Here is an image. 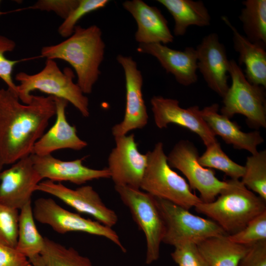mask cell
<instances>
[{"label":"cell","instance_id":"8d00e7d4","mask_svg":"<svg viewBox=\"0 0 266 266\" xmlns=\"http://www.w3.org/2000/svg\"><path fill=\"white\" fill-rule=\"evenodd\" d=\"M0 266H32L15 248L0 244Z\"/></svg>","mask_w":266,"mask_h":266},{"label":"cell","instance_id":"6da1fadb","mask_svg":"<svg viewBox=\"0 0 266 266\" xmlns=\"http://www.w3.org/2000/svg\"><path fill=\"white\" fill-rule=\"evenodd\" d=\"M55 114L54 97L33 95L30 103L25 104L15 92L0 89V166L32 155Z\"/></svg>","mask_w":266,"mask_h":266},{"label":"cell","instance_id":"4316f807","mask_svg":"<svg viewBox=\"0 0 266 266\" xmlns=\"http://www.w3.org/2000/svg\"><path fill=\"white\" fill-rule=\"evenodd\" d=\"M41 254L43 266H93L90 260L72 247L44 237Z\"/></svg>","mask_w":266,"mask_h":266},{"label":"cell","instance_id":"f1b7e54d","mask_svg":"<svg viewBox=\"0 0 266 266\" xmlns=\"http://www.w3.org/2000/svg\"><path fill=\"white\" fill-rule=\"evenodd\" d=\"M206 150L199 157V163L204 167L223 171L230 179H239L244 172V166L240 165L223 151L218 141L207 146Z\"/></svg>","mask_w":266,"mask_h":266},{"label":"cell","instance_id":"9a60e30c","mask_svg":"<svg viewBox=\"0 0 266 266\" xmlns=\"http://www.w3.org/2000/svg\"><path fill=\"white\" fill-rule=\"evenodd\" d=\"M150 102L154 121L159 129L174 124L198 134L206 146L218 141L198 106L183 108L179 106L178 100L160 96H153Z\"/></svg>","mask_w":266,"mask_h":266},{"label":"cell","instance_id":"ffe728a7","mask_svg":"<svg viewBox=\"0 0 266 266\" xmlns=\"http://www.w3.org/2000/svg\"><path fill=\"white\" fill-rule=\"evenodd\" d=\"M54 100L56 115L55 123L34 144L32 154L44 156L65 149L80 150L88 145L78 136L76 127L67 121L66 109L68 102L59 98L54 97Z\"/></svg>","mask_w":266,"mask_h":266},{"label":"cell","instance_id":"9c48e42d","mask_svg":"<svg viewBox=\"0 0 266 266\" xmlns=\"http://www.w3.org/2000/svg\"><path fill=\"white\" fill-rule=\"evenodd\" d=\"M199 156L197 148L192 142L181 140L169 153L167 160L171 168L185 175L191 189L199 192L203 202H210L228 186V182L218 179L213 169L201 166L198 161Z\"/></svg>","mask_w":266,"mask_h":266},{"label":"cell","instance_id":"d590c367","mask_svg":"<svg viewBox=\"0 0 266 266\" xmlns=\"http://www.w3.org/2000/svg\"><path fill=\"white\" fill-rule=\"evenodd\" d=\"M237 266H266V240L253 244Z\"/></svg>","mask_w":266,"mask_h":266},{"label":"cell","instance_id":"3957f363","mask_svg":"<svg viewBox=\"0 0 266 266\" xmlns=\"http://www.w3.org/2000/svg\"><path fill=\"white\" fill-rule=\"evenodd\" d=\"M228 186L210 202L195 206L229 235L242 230L253 219L266 211V200L247 189L239 179L227 180Z\"/></svg>","mask_w":266,"mask_h":266},{"label":"cell","instance_id":"484cf974","mask_svg":"<svg viewBox=\"0 0 266 266\" xmlns=\"http://www.w3.org/2000/svg\"><path fill=\"white\" fill-rule=\"evenodd\" d=\"M239 19L245 37L251 42L266 46V0H246L242 2Z\"/></svg>","mask_w":266,"mask_h":266},{"label":"cell","instance_id":"83f0119b","mask_svg":"<svg viewBox=\"0 0 266 266\" xmlns=\"http://www.w3.org/2000/svg\"><path fill=\"white\" fill-rule=\"evenodd\" d=\"M241 182L266 200V151L247 157Z\"/></svg>","mask_w":266,"mask_h":266},{"label":"cell","instance_id":"d6a6232c","mask_svg":"<svg viewBox=\"0 0 266 266\" xmlns=\"http://www.w3.org/2000/svg\"><path fill=\"white\" fill-rule=\"evenodd\" d=\"M15 47L14 40L0 35V79L6 84L7 88L17 93V85L13 81L12 73L14 66L21 61L8 59L4 55L7 52L13 51Z\"/></svg>","mask_w":266,"mask_h":266},{"label":"cell","instance_id":"cb8c5ba5","mask_svg":"<svg viewBox=\"0 0 266 266\" xmlns=\"http://www.w3.org/2000/svg\"><path fill=\"white\" fill-rule=\"evenodd\" d=\"M34 220L30 202L24 206L19 212L15 248L27 258L32 266H43L41 254L45 239L39 233Z\"/></svg>","mask_w":266,"mask_h":266},{"label":"cell","instance_id":"f546056e","mask_svg":"<svg viewBox=\"0 0 266 266\" xmlns=\"http://www.w3.org/2000/svg\"><path fill=\"white\" fill-rule=\"evenodd\" d=\"M108 0H79L78 5L70 12L58 29L59 34L67 38L73 33L77 22L85 15L105 7Z\"/></svg>","mask_w":266,"mask_h":266},{"label":"cell","instance_id":"4fadbf2b","mask_svg":"<svg viewBox=\"0 0 266 266\" xmlns=\"http://www.w3.org/2000/svg\"><path fill=\"white\" fill-rule=\"evenodd\" d=\"M116 59L122 66L126 83V107L124 119L112 128L114 137L126 135L132 130L141 129L148 123V115L143 98V77L136 62L131 56L118 55Z\"/></svg>","mask_w":266,"mask_h":266},{"label":"cell","instance_id":"74e56055","mask_svg":"<svg viewBox=\"0 0 266 266\" xmlns=\"http://www.w3.org/2000/svg\"><path fill=\"white\" fill-rule=\"evenodd\" d=\"M0 2H1V1L0 0ZM13 11H9V12H2V11H1L0 10V16L2 15H4V14H6L8 13H10V12H13Z\"/></svg>","mask_w":266,"mask_h":266},{"label":"cell","instance_id":"7c38bea8","mask_svg":"<svg viewBox=\"0 0 266 266\" xmlns=\"http://www.w3.org/2000/svg\"><path fill=\"white\" fill-rule=\"evenodd\" d=\"M35 191L53 196L77 212L90 215L97 221L110 228L118 221L115 212L105 205L98 193L91 186L84 185L71 189L61 182L47 179L41 181Z\"/></svg>","mask_w":266,"mask_h":266},{"label":"cell","instance_id":"d6986e66","mask_svg":"<svg viewBox=\"0 0 266 266\" xmlns=\"http://www.w3.org/2000/svg\"><path fill=\"white\" fill-rule=\"evenodd\" d=\"M122 5L136 21L137 28L134 37L139 44H166L173 41L167 21L157 7L142 0H126Z\"/></svg>","mask_w":266,"mask_h":266},{"label":"cell","instance_id":"1f68e13d","mask_svg":"<svg viewBox=\"0 0 266 266\" xmlns=\"http://www.w3.org/2000/svg\"><path fill=\"white\" fill-rule=\"evenodd\" d=\"M232 241L243 245H253L266 240V211L257 216L240 231L228 235Z\"/></svg>","mask_w":266,"mask_h":266},{"label":"cell","instance_id":"2e32d148","mask_svg":"<svg viewBox=\"0 0 266 266\" xmlns=\"http://www.w3.org/2000/svg\"><path fill=\"white\" fill-rule=\"evenodd\" d=\"M198 69L208 86L223 98L229 86L228 84L230 60L224 45L216 33L205 36L196 49Z\"/></svg>","mask_w":266,"mask_h":266},{"label":"cell","instance_id":"603a6c76","mask_svg":"<svg viewBox=\"0 0 266 266\" xmlns=\"http://www.w3.org/2000/svg\"><path fill=\"white\" fill-rule=\"evenodd\" d=\"M172 16L174 34L184 35L191 26H208L211 17L203 2L192 0H158Z\"/></svg>","mask_w":266,"mask_h":266},{"label":"cell","instance_id":"8992f818","mask_svg":"<svg viewBox=\"0 0 266 266\" xmlns=\"http://www.w3.org/2000/svg\"><path fill=\"white\" fill-rule=\"evenodd\" d=\"M229 73L232 84L223 98L221 114L229 119L235 114H241L250 127L266 128L265 88L250 83L233 59L230 60Z\"/></svg>","mask_w":266,"mask_h":266},{"label":"cell","instance_id":"f35d334b","mask_svg":"<svg viewBox=\"0 0 266 266\" xmlns=\"http://www.w3.org/2000/svg\"><path fill=\"white\" fill-rule=\"evenodd\" d=\"M2 168L0 166V172H1L2 171Z\"/></svg>","mask_w":266,"mask_h":266},{"label":"cell","instance_id":"7402d4cb","mask_svg":"<svg viewBox=\"0 0 266 266\" xmlns=\"http://www.w3.org/2000/svg\"><path fill=\"white\" fill-rule=\"evenodd\" d=\"M222 20L233 33V48L238 53L239 65L245 66V76L251 84L266 87V47L250 41L232 25L226 16Z\"/></svg>","mask_w":266,"mask_h":266},{"label":"cell","instance_id":"5bb4252c","mask_svg":"<svg viewBox=\"0 0 266 266\" xmlns=\"http://www.w3.org/2000/svg\"><path fill=\"white\" fill-rule=\"evenodd\" d=\"M43 179L35 169L32 155L0 172V203L20 210L31 202L33 193Z\"/></svg>","mask_w":266,"mask_h":266},{"label":"cell","instance_id":"4dcf8cb0","mask_svg":"<svg viewBox=\"0 0 266 266\" xmlns=\"http://www.w3.org/2000/svg\"><path fill=\"white\" fill-rule=\"evenodd\" d=\"M18 210L0 203V244L16 248L19 218Z\"/></svg>","mask_w":266,"mask_h":266},{"label":"cell","instance_id":"277c9868","mask_svg":"<svg viewBox=\"0 0 266 266\" xmlns=\"http://www.w3.org/2000/svg\"><path fill=\"white\" fill-rule=\"evenodd\" d=\"M74 74L69 67L62 71L53 60L46 59L45 66L39 72L29 74L20 72L15 75L19 82L17 93L21 101L30 103L32 92L40 91L55 98L66 100L71 103L84 117L89 116V100L73 79Z\"/></svg>","mask_w":266,"mask_h":266},{"label":"cell","instance_id":"52a82bcc","mask_svg":"<svg viewBox=\"0 0 266 266\" xmlns=\"http://www.w3.org/2000/svg\"><path fill=\"white\" fill-rule=\"evenodd\" d=\"M155 198L165 224L162 242L175 247L186 242L198 244L212 237L228 235L213 220L193 214L168 200Z\"/></svg>","mask_w":266,"mask_h":266},{"label":"cell","instance_id":"30bf717a","mask_svg":"<svg viewBox=\"0 0 266 266\" xmlns=\"http://www.w3.org/2000/svg\"><path fill=\"white\" fill-rule=\"evenodd\" d=\"M32 208L35 220L49 226L58 233L78 232L103 236L117 245L123 252H126L118 235L112 228L68 211L51 198L36 199Z\"/></svg>","mask_w":266,"mask_h":266},{"label":"cell","instance_id":"ac0fdd59","mask_svg":"<svg viewBox=\"0 0 266 266\" xmlns=\"http://www.w3.org/2000/svg\"><path fill=\"white\" fill-rule=\"evenodd\" d=\"M137 51L155 57L166 72L172 74L181 85L189 86L198 80L197 54L192 47L180 51L161 43L139 44Z\"/></svg>","mask_w":266,"mask_h":266},{"label":"cell","instance_id":"5b68a950","mask_svg":"<svg viewBox=\"0 0 266 266\" xmlns=\"http://www.w3.org/2000/svg\"><path fill=\"white\" fill-rule=\"evenodd\" d=\"M146 155L147 163L140 189L188 210L202 202L186 180L169 166L162 142L157 143Z\"/></svg>","mask_w":266,"mask_h":266},{"label":"cell","instance_id":"d4e9b609","mask_svg":"<svg viewBox=\"0 0 266 266\" xmlns=\"http://www.w3.org/2000/svg\"><path fill=\"white\" fill-rule=\"evenodd\" d=\"M252 245L234 242L228 235L212 237L197 244L208 266H237Z\"/></svg>","mask_w":266,"mask_h":266},{"label":"cell","instance_id":"e0dca14e","mask_svg":"<svg viewBox=\"0 0 266 266\" xmlns=\"http://www.w3.org/2000/svg\"><path fill=\"white\" fill-rule=\"evenodd\" d=\"M34 166L42 178L55 182L68 181L82 185L94 179L110 178L107 167L96 169L85 166V158L72 161H63L52 154L38 156L32 154Z\"/></svg>","mask_w":266,"mask_h":266},{"label":"cell","instance_id":"836d02e7","mask_svg":"<svg viewBox=\"0 0 266 266\" xmlns=\"http://www.w3.org/2000/svg\"><path fill=\"white\" fill-rule=\"evenodd\" d=\"M174 248L171 256L179 266H208L197 244L186 242Z\"/></svg>","mask_w":266,"mask_h":266},{"label":"cell","instance_id":"44dd1931","mask_svg":"<svg viewBox=\"0 0 266 266\" xmlns=\"http://www.w3.org/2000/svg\"><path fill=\"white\" fill-rule=\"evenodd\" d=\"M219 107L217 103H213L201 110L202 118L214 134L219 135L235 149L245 150L251 154L257 153V147L264 141L260 133L257 131L242 132L237 123L218 113Z\"/></svg>","mask_w":266,"mask_h":266},{"label":"cell","instance_id":"ba28073f","mask_svg":"<svg viewBox=\"0 0 266 266\" xmlns=\"http://www.w3.org/2000/svg\"><path fill=\"white\" fill-rule=\"evenodd\" d=\"M115 189L127 206L146 240V264L157 261L165 231V224L155 197L140 189L115 186Z\"/></svg>","mask_w":266,"mask_h":266},{"label":"cell","instance_id":"e575fe53","mask_svg":"<svg viewBox=\"0 0 266 266\" xmlns=\"http://www.w3.org/2000/svg\"><path fill=\"white\" fill-rule=\"evenodd\" d=\"M78 3L79 0H39L26 9L52 11L65 20Z\"/></svg>","mask_w":266,"mask_h":266},{"label":"cell","instance_id":"8fae6325","mask_svg":"<svg viewBox=\"0 0 266 266\" xmlns=\"http://www.w3.org/2000/svg\"><path fill=\"white\" fill-rule=\"evenodd\" d=\"M115 147L108 158L110 178L115 186H126L140 189L147 166L146 154L140 153L134 134L114 137Z\"/></svg>","mask_w":266,"mask_h":266},{"label":"cell","instance_id":"7a4b0ae2","mask_svg":"<svg viewBox=\"0 0 266 266\" xmlns=\"http://www.w3.org/2000/svg\"><path fill=\"white\" fill-rule=\"evenodd\" d=\"M105 45L101 29L97 25L83 28L77 25L73 33L57 44L45 46L41 56L68 63L77 75V84L84 94L91 93L100 74V66Z\"/></svg>","mask_w":266,"mask_h":266}]
</instances>
